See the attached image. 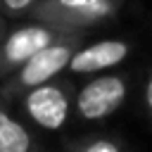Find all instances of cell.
<instances>
[{
	"mask_svg": "<svg viewBox=\"0 0 152 152\" xmlns=\"http://www.w3.org/2000/svg\"><path fill=\"white\" fill-rule=\"evenodd\" d=\"M83 38H86V31H66L64 36L55 38L50 45H45L33 57H28L14 74H10L7 78H2L0 95L2 97H19L28 88L59 76L66 69L74 50L83 43Z\"/></svg>",
	"mask_w": 152,
	"mask_h": 152,
	"instance_id": "obj_1",
	"label": "cell"
},
{
	"mask_svg": "<svg viewBox=\"0 0 152 152\" xmlns=\"http://www.w3.org/2000/svg\"><path fill=\"white\" fill-rule=\"evenodd\" d=\"M124 0H40L28 19H40L59 28L88 31L93 26L112 21Z\"/></svg>",
	"mask_w": 152,
	"mask_h": 152,
	"instance_id": "obj_2",
	"label": "cell"
},
{
	"mask_svg": "<svg viewBox=\"0 0 152 152\" xmlns=\"http://www.w3.org/2000/svg\"><path fill=\"white\" fill-rule=\"evenodd\" d=\"M19 97H21L24 114L38 128H45V131H59L69 121V114L74 107V88L69 81L59 76L28 88Z\"/></svg>",
	"mask_w": 152,
	"mask_h": 152,
	"instance_id": "obj_3",
	"label": "cell"
},
{
	"mask_svg": "<svg viewBox=\"0 0 152 152\" xmlns=\"http://www.w3.org/2000/svg\"><path fill=\"white\" fill-rule=\"evenodd\" d=\"M66 31H74V28H59L40 19H31L26 24H19L17 28H7L0 43V81L14 74L28 57H33L38 50H43Z\"/></svg>",
	"mask_w": 152,
	"mask_h": 152,
	"instance_id": "obj_4",
	"label": "cell"
},
{
	"mask_svg": "<svg viewBox=\"0 0 152 152\" xmlns=\"http://www.w3.org/2000/svg\"><path fill=\"white\" fill-rule=\"evenodd\" d=\"M126 95H128V78L124 74L95 76L74 95L76 116L83 121H102L124 104Z\"/></svg>",
	"mask_w": 152,
	"mask_h": 152,
	"instance_id": "obj_5",
	"label": "cell"
},
{
	"mask_svg": "<svg viewBox=\"0 0 152 152\" xmlns=\"http://www.w3.org/2000/svg\"><path fill=\"white\" fill-rule=\"evenodd\" d=\"M131 52V45L121 38H107V40H97L90 45H78L66 64V74L69 76H93V74H102L109 66L124 62Z\"/></svg>",
	"mask_w": 152,
	"mask_h": 152,
	"instance_id": "obj_6",
	"label": "cell"
},
{
	"mask_svg": "<svg viewBox=\"0 0 152 152\" xmlns=\"http://www.w3.org/2000/svg\"><path fill=\"white\" fill-rule=\"evenodd\" d=\"M40 142L36 133H31L10 109L0 102V152H33Z\"/></svg>",
	"mask_w": 152,
	"mask_h": 152,
	"instance_id": "obj_7",
	"label": "cell"
},
{
	"mask_svg": "<svg viewBox=\"0 0 152 152\" xmlns=\"http://www.w3.org/2000/svg\"><path fill=\"white\" fill-rule=\"evenodd\" d=\"M64 150H71V152H121V150H126V140L114 133L95 131L88 135L64 140Z\"/></svg>",
	"mask_w": 152,
	"mask_h": 152,
	"instance_id": "obj_8",
	"label": "cell"
},
{
	"mask_svg": "<svg viewBox=\"0 0 152 152\" xmlns=\"http://www.w3.org/2000/svg\"><path fill=\"white\" fill-rule=\"evenodd\" d=\"M38 2L40 0H0V10L7 19H28Z\"/></svg>",
	"mask_w": 152,
	"mask_h": 152,
	"instance_id": "obj_9",
	"label": "cell"
},
{
	"mask_svg": "<svg viewBox=\"0 0 152 152\" xmlns=\"http://www.w3.org/2000/svg\"><path fill=\"white\" fill-rule=\"evenodd\" d=\"M142 102H145L147 116H150V121H152V74H150V78H147V83H145V95H142Z\"/></svg>",
	"mask_w": 152,
	"mask_h": 152,
	"instance_id": "obj_10",
	"label": "cell"
},
{
	"mask_svg": "<svg viewBox=\"0 0 152 152\" xmlns=\"http://www.w3.org/2000/svg\"><path fill=\"white\" fill-rule=\"evenodd\" d=\"M7 17H5V12L0 10V43H2V38H5V33H7Z\"/></svg>",
	"mask_w": 152,
	"mask_h": 152,
	"instance_id": "obj_11",
	"label": "cell"
}]
</instances>
